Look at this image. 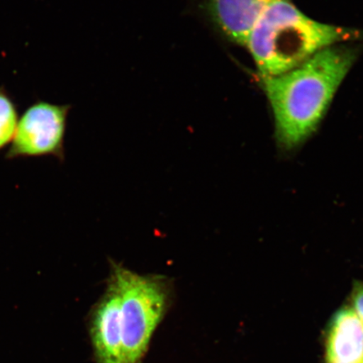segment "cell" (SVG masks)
<instances>
[{
	"mask_svg": "<svg viewBox=\"0 0 363 363\" xmlns=\"http://www.w3.org/2000/svg\"><path fill=\"white\" fill-rule=\"evenodd\" d=\"M357 57V49L335 45L285 74L262 76L281 150L293 151L315 133Z\"/></svg>",
	"mask_w": 363,
	"mask_h": 363,
	"instance_id": "obj_1",
	"label": "cell"
},
{
	"mask_svg": "<svg viewBox=\"0 0 363 363\" xmlns=\"http://www.w3.org/2000/svg\"><path fill=\"white\" fill-rule=\"evenodd\" d=\"M357 30L311 19L290 0H276L262 13L246 45L261 76L294 69L322 50L360 38Z\"/></svg>",
	"mask_w": 363,
	"mask_h": 363,
	"instance_id": "obj_2",
	"label": "cell"
},
{
	"mask_svg": "<svg viewBox=\"0 0 363 363\" xmlns=\"http://www.w3.org/2000/svg\"><path fill=\"white\" fill-rule=\"evenodd\" d=\"M108 279L119 296L124 363H140L169 311L172 283L164 275L139 274L116 262H111Z\"/></svg>",
	"mask_w": 363,
	"mask_h": 363,
	"instance_id": "obj_3",
	"label": "cell"
},
{
	"mask_svg": "<svg viewBox=\"0 0 363 363\" xmlns=\"http://www.w3.org/2000/svg\"><path fill=\"white\" fill-rule=\"evenodd\" d=\"M69 106L39 103L17 125L10 155H60Z\"/></svg>",
	"mask_w": 363,
	"mask_h": 363,
	"instance_id": "obj_4",
	"label": "cell"
},
{
	"mask_svg": "<svg viewBox=\"0 0 363 363\" xmlns=\"http://www.w3.org/2000/svg\"><path fill=\"white\" fill-rule=\"evenodd\" d=\"M90 335L97 363H124L119 296L107 280L106 289L90 315Z\"/></svg>",
	"mask_w": 363,
	"mask_h": 363,
	"instance_id": "obj_5",
	"label": "cell"
},
{
	"mask_svg": "<svg viewBox=\"0 0 363 363\" xmlns=\"http://www.w3.org/2000/svg\"><path fill=\"white\" fill-rule=\"evenodd\" d=\"M276 0H199L198 10L231 43L246 45L262 13Z\"/></svg>",
	"mask_w": 363,
	"mask_h": 363,
	"instance_id": "obj_6",
	"label": "cell"
},
{
	"mask_svg": "<svg viewBox=\"0 0 363 363\" xmlns=\"http://www.w3.org/2000/svg\"><path fill=\"white\" fill-rule=\"evenodd\" d=\"M326 362H363V321L351 306L340 308L330 320Z\"/></svg>",
	"mask_w": 363,
	"mask_h": 363,
	"instance_id": "obj_7",
	"label": "cell"
},
{
	"mask_svg": "<svg viewBox=\"0 0 363 363\" xmlns=\"http://www.w3.org/2000/svg\"><path fill=\"white\" fill-rule=\"evenodd\" d=\"M17 118L15 108L9 99L0 94V148L6 146L15 136Z\"/></svg>",
	"mask_w": 363,
	"mask_h": 363,
	"instance_id": "obj_8",
	"label": "cell"
},
{
	"mask_svg": "<svg viewBox=\"0 0 363 363\" xmlns=\"http://www.w3.org/2000/svg\"><path fill=\"white\" fill-rule=\"evenodd\" d=\"M350 306L363 321V282L362 281L355 280L352 284Z\"/></svg>",
	"mask_w": 363,
	"mask_h": 363,
	"instance_id": "obj_9",
	"label": "cell"
},
{
	"mask_svg": "<svg viewBox=\"0 0 363 363\" xmlns=\"http://www.w3.org/2000/svg\"><path fill=\"white\" fill-rule=\"evenodd\" d=\"M363 363V362H362Z\"/></svg>",
	"mask_w": 363,
	"mask_h": 363,
	"instance_id": "obj_10",
	"label": "cell"
}]
</instances>
